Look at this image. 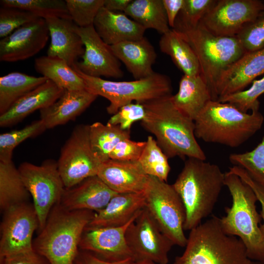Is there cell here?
<instances>
[{
  "mask_svg": "<svg viewBox=\"0 0 264 264\" xmlns=\"http://www.w3.org/2000/svg\"><path fill=\"white\" fill-rule=\"evenodd\" d=\"M46 130L41 120L32 122L20 130H13L0 134V161L12 160L14 149L23 141L36 137Z\"/></svg>",
  "mask_w": 264,
  "mask_h": 264,
  "instance_id": "36",
  "label": "cell"
},
{
  "mask_svg": "<svg viewBox=\"0 0 264 264\" xmlns=\"http://www.w3.org/2000/svg\"><path fill=\"white\" fill-rule=\"evenodd\" d=\"M125 237L133 261L168 264V254L174 244L145 207L129 225Z\"/></svg>",
  "mask_w": 264,
  "mask_h": 264,
  "instance_id": "13",
  "label": "cell"
},
{
  "mask_svg": "<svg viewBox=\"0 0 264 264\" xmlns=\"http://www.w3.org/2000/svg\"><path fill=\"white\" fill-rule=\"evenodd\" d=\"M35 14L15 7L0 8V37L4 38L17 28L38 18Z\"/></svg>",
  "mask_w": 264,
  "mask_h": 264,
  "instance_id": "40",
  "label": "cell"
},
{
  "mask_svg": "<svg viewBox=\"0 0 264 264\" xmlns=\"http://www.w3.org/2000/svg\"><path fill=\"white\" fill-rule=\"evenodd\" d=\"M264 8L260 0H216L199 24L214 35L236 37Z\"/></svg>",
  "mask_w": 264,
  "mask_h": 264,
  "instance_id": "12",
  "label": "cell"
},
{
  "mask_svg": "<svg viewBox=\"0 0 264 264\" xmlns=\"http://www.w3.org/2000/svg\"><path fill=\"white\" fill-rule=\"evenodd\" d=\"M132 0H105L104 7L108 10L116 12H125Z\"/></svg>",
  "mask_w": 264,
  "mask_h": 264,
  "instance_id": "49",
  "label": "cell"
},
{
  "mask_svg": "<svg viewBox=\"0 0 264 264\" xmlns=\"http://www.w3.org/2000/svg\"><path fill=\"white\" fill-rule=\"evenodd\" d=\"M31 196L12 160L0 161V208L3 213L11 207L28 202Z\"/></svg>",
  "mask_w": 264,
  "mask_h": 264,
  "instance_id": "31",
  "label": "cell"
},
{
  "mask_svg": "<svg viewBox=\"0 0 264 264\" xmlns=\"http://www.w3.org/2000/svg\"><path fill=\"white\" fill-rule=\"evenodd\" d=\"M146 141L137 142L126 138L120 141L110 154V159L122 161H138Z\"/></svg>",
  "mask_w": 264,
  "mask_h": 264,
  "instance_id": "44",
  "label": "cell"
},
{
  "mask_svg": "<svg viewBox=\"0 0 264 264\" xmlns=\"http://www.w3.org/2000/svg\"><path fill=\"white\" fill-rule=\"evenodd\" d=\"M229 172L233 173L247 184L255 193L257 199L261 204V216L263 220V223L260 225V228L264 236V185L253 179L242 168L234 165L229 168Z\"/></svg>",
  "mask_w": 264,
  "mask_h": 264,
  "instance_id": "45",
  "label": "cell"
},
{
  "mask_svg": "<svg viewBox=\"0 0 264 264\" xmlns=\"http://www.w3.org/2000/svg\"><path fill=\"white\" fill-rule=\"evenodd\" d=\"M131 264H160L150 261H132Z\"/></svg>",
  "mask_w": 264,
  "mask_h": 264,
  "instance_id": "50",
  "label": "cell"
},
{
  "mask_svg": "<svg viewBox=\"0 0 264 264\" xmlns=\"http://www.w3.org/2000/svg\"><path fill=\"white\" fill-rule=\"evenodd\" d=\"M171 96L142 103L146 115L142 126L155 136L168 158L178 156L205 160V154L196 139L194 121L175 106Z\"/></svg>",
  "mask_w": 264,
  "mask_h": 264,
  "instance_id": "1",
  "label": "cell"
},
{
  "mask_svg": "<svg viewBox=\"0 0 264 264\" xmlns=\"http://www.w3.org/2000/svg\"><path fill=\"white\" fill-rule=\"evenodd\" d=\"M75 30L83 41L85 52L83 60L73 65L84 74L96 77L105 76L122 78L124 75L120 61L113 53L110 45L106 44L98 35L93 25Z\"/></svg>",
  "mask_w": 264,
  "mask_h": 264,
  "instance_id": "15",
  "label": "cell"
},
{
  "mask_svg": "<svg viewBox=\"0 0 264 264\" xmlns=\"http://www.w3.org/2000/svg\"><path fill=\"white\" fill-rule=\"evenodd\" d=\"M18 169L33 199L40 222L39 232L44 228L53 207L60 203L65 189L57 162L47 159L40 165L24 162Z\"/></svg>",
  "mask_w": 264,
  "mask_h": 264,
  "instance_id": "10",
  "label": "cell"
},
{
  "mask_svg": "<svg viewBox=\"0 0 264 264\" xmlns=\"http://www.w3.org/2000/svg\"><path fill=\"white\" fill-rule=\"evenodd\" d=\"M34 67L42 76L67 90L87 89L83 78L63 59L58 57L43 56L36 58Z\"/></svg>",
  "mask_w": 264,
  "mask_h": 264,
  "instance_id": "28",
  "label": "cell"
},
{
  "mask_svg": "<svg viewBox=\"0 0 264 264\" xmlns=\"http://www.w3.org/2000/svg\"><path fill=\"white\" fill-rule=\"evenodd\" d=\"M264 74V48L244 53L221 76L217 85L219 98L244 90Z\"/></svg>",
  "mask_w": 264,
  "mask_h": 264,
  "instance_id": "21",
  "label": "cell"
},
{
  "mask_svg": "<svg viewBox=\"0 0 264 264\" xmlns=\"http://www.w3.org/2000/svg\"><path fill=\"white\" fill-rule=\"evenodd\" d=\"M175 106L183 114L195 120L212 100L209 88L200 74L183 75L177 92L171 96Z\"/></svg>",
  "mask_w": 264,
  "mask_h": 264,
  "instance_id": "27",
  "label": "cell"
},
{
  "mask_svg": "<svg viewBox=\"0 0 264 264\" xmlns=\"http://www.w3.org/2000/svg\"><path fill=\"white\" fill-rule=\"evenodd\" d=\"M117 194L95 176L72 187L65 188L59 204L68 210L97 212L104 208Z\"/></svg>",
  "mask_w": 264,
  "mask_h": 264,
  "instance_id": "18",
  "label": "cell"
},
{
  "mask_svg": "<svg viewBox=\"0 0 264 264\" xmlns=\"http://www.w3.org/2000/svg\"><path fill=\"white\" fill-rule=\"evenodd\" d=\"M124 13L146 29L162 35L171 29L162 0H132Z\"/></svg>",
  "mask_w": 264,
  "mask_h": 264,
  "instance_id": "32",
  "label": "cell"
},
{
  "mask_svg": "<svg viewBox=\"0 0 264 264\" xmlns=\"http://www.w3.org/2000/svg\"><path fill=\"white\" fill-rule=\"evenodd\" d=\"M48 79L19 72H13L0 77V115L6 112L24 95Z\"/></svg>",
  "mask_w": 264,
  "mask_h": 264,
  "instance_id": "30",
  "label": "cell"
},
{
  "mask_svg": "<svg viewBox=\"0 0 264 264\" xmlns=\"http://www.w3.org/2000/svg\"><path fill=\"white\" fill-rule=\"evenodd\" d=\"M184 205V230H191L211 214L224 185V173L217 165L188 158L175 183Z\"/></svg>",
  "mask_w": 264,
  "mask_h": 264,
  "instance_id": "2",
  "label": "cell"
},
{
  "mask_svg": "<svg viewBox=\"0 0 264 264\" xmlns=\"http://www.w3.org/2000/svg\"><path fill=\"white\" fill-rule=\"evenodd\" d=\"M117 59L122 62L135 80L149 77L154 71L153 66L156 59L153 45L144 37L110 45Z\"/></svg>",
  "mask_w": 264,
  "mask_h": 264,
  "instance_id": "26",
  "label": "cell"
},
{
  "mask_svg": "<svg viewBox=\"0 0 264 264\" xmlns=\"http://www.w3.org/2000/svg\"><path fill=\"white\" fill-rule=\"evenodd\" d=\"M67 8L73 22L80 27L93 24L105 0H66Z\"/></svg>",
  "mask_w": 264,
  "mask_h": 264,
  "instance_id": "39",
  "label": "cell"
},
{
  "mask_svg": "<svg viewBox=\"0 0 264 264\" xmlns=\"http://www.w3.org/2000/svg\"><path fill=\"white\" fill-rule=\"evenodd\" d=\"M172 29L194 51L200 75L209 88L212 100H218L217 85L221 76L245 53L241 43L236 37L214 35L199 24L195 27L176 24Z\"/></svg>",
  "mask_w": 264,
  "mask_h": 264,
  "instance_id": "7",
  "label": "cell"
},
{
  "mask_svg": "<svg viewBox=\"0 0 264 264\" xmlns=\"http://www.w3.org/2000/svg\"><path fill=\"white\" fill-rule=\"evenodd\" d=\"M51 38L47 55L58 57L72 66L83 55L84 45L71 19L51 17L45 19Z\"/></svg>",
  "mask_w": 264,
  "mask_h": 264,
  "instance_id": "20",
  "label": "cell"
},
{
  "mask_svg": "<svg viewBox=\"0 0 264 264\" xmlns=\"http://www.w3.org/2000/svg\"><path fill=\"white\" fill-rule=\"evenodd\" d=\"M0 3L1 6L21 9L44 19L51 17L71 19L66 0H1Z\"/></svg>",
  "mask_w": 264,
  "mask_h": 264,
  "instance_id": "35",
  "label": "cell"
},
{
  "mask_svg": "<svg viewBox=\"0 0 264 264\" xmlns=\"http://www.w3.org/2000/svg\"><path fill=\"white\" fill-rule=\"evenodd\" d=\"M229 159L232 164L242 168L253 179L264 185V136L252 151L230 154Z\"/></svg>",
  "mask_w": 264,
  "mask_h": 264,
  "instance_id": "37",
  "label": "cell"
},
{
  "mask_svg": "<svg viewBox=\"0 0 264 264\" xmlns=\"http://www.w3.org/2000/svg\"><path fill=\"white\" fill-rule=\"evenodd\" d=\"M215 1L216 0H184L175 24L197 26Z\"/></svg>",
  "mask_w": 264,
  "mask_h": 264,
  "instance_id": "42",
  "label": "cell"
},
{
  "mask_svg": "<svg viewBox=\"0 0 264 264\" xmlns=\"http://www.w3.org/2000/svg\"><path fill=\"white\" fill-rule=\"evenodd\" d=\"M95 213L68 210L60 204H56L44 228L33 240L34 250L50 264H74L82 236Z\"/></svg>",
  "mask_w": 264,
  "mask_h": 264,
  "instance_id": "3",
  "label": "cell"
},
{
  "mask_svg": "<svg viewBox=\"0 0 264 264\" xmlns=\"http://www.w3.org/2000/svg\"><path fill=\"white\" fill-rule=\"evenodd\" d=\"M131 131L119 126L96 122L89 125V141L92 151L101 163L110 159V154L122 140L130 138Z\"/></svg>",
  "mask_w": 264,
  "mask_h": 264,
  "instance_id": "33",
  "label": "cell"
},
{
  "mask_svg": "<svg viewBox=\"0 0 264 264\" xmlns=\"http://www.w3.org/2000/svg\"><path fill=\"white\" fill-rule=\"evenodd\" d=\"M89 134V125H77L61 149L57 162L66 188L97 175L101 163L92 151Z\"/></svg>",
  "mask_w": 264,
  "mask_h": 264,
  "instance_id": "11",
  "label": "cell"
},
{
  "mask_svg": "<svg viewBox=\"0 0 264 264\" xmlns=\"http://www.w3.org/2000/svg\"><path fill=\"white\" fill-rule=\"evenodd\" d=\"M252 83L248 89L220 97L218 101L230 103L243 112L259 109L258 98L264 93V76Z\"/></svg>",
  "mask_w": 264,
  "mask_h": 264,
  "instance_id": "38",
  "label": "cell"
},
{
  "mask_svg": "<svg viewBox=\"0 0 264 264\" xmlns=\"http://www.w3.org/2000/svg\"><path fill=\"white\" fill-rule=\"evenodd\" d=\"M65 89L50 80L29 92L18 100L6 112L0 115V126H12L36 110L46 108L56 101Z\"/></svg>",
  "mask_w": 264,
  "mask_h": 264,
  "instance_id": "24",
  "label": "cell"
},
{
  "mask_svg": "<svg viewBox=\"0 0 264 264\" xmlns=\"http://www.w3.org/2000/svg\"><path fill=\"white\" fill-rule=\"evenodd\" d=\"M159 47L162 52L170 56L184 75L200 74V66L194 51L176 30L171 29L162 35Z\"/></svg>",
  "mask_w": 264,
  "mask_h": 264,
  "instance_id": "29",
  "label": "cell"
},
{
  "mask_svg": "<svg viewBox=\"0 0 264 264\" xmlns=\"http://www.w3.org/2000/svg\"><path fill=\"white\" fill-rule=\"evenodd\" d=\"M224 185L232 203L225 207L226 215L220 218L223 231L242 241L251 259L264 264V236L259 225L262 217L256 209L255 193L239 176L229 171L224 173Z\"/></svg>",
  "mask_w": 264,
  "mask_h": 264,
  "instance_id": "6",
  "label": "cell"
},
{
  "mask_svg": "<svg viewBox=\"0 0 264 264\" xmlns=\"http://www.w3.org/2000/svg\"><path fill=\"white\" fill-rule=\"evenodd\" d=\"M133 260L128 259L118 262H109L98 258L89 252L79 249L74 264H131Z\"/></svg>",
  "mask_w": 264,
  "mask_h": 264,
  "instance_id": "47",
  "label": "cell"
},
{
  "mask_svg": "<svg viewBox=\"0 0 264 264\" xmlns=\"http://www.w3.org/2000/svg\"><path fill=\"white\" fill-rule=\"evenodd\" d=\"M98 96L87 89L65 90L62 96L48 107L40 110V119L46 129L75 120L96 100Z\"/></svg>",
  "mask_w": 264,
  "mask_h": 264,
  "instance_id": "25",
  "label": "cell"
},
{
  "mask_svg": "<svg viewBox=\"0 0 264 264\" xmlns=\"http://www.w3.org/2000/svg\"><path fill=\"white\" fill-rule=\"evenodd\" d=\"M264 121L259 109L248 113L230 103L211 100L194 120L195 134L206 142L237 148L260 130Z\"/></svg>",
  "mask_w": 264,
  "mask_h": 264,
  "instance_id": "4",
  "label": "cell"
},
{
  "mask_svg": "<svg viewBox=\"0 0 264 264\" xmlns=\"http://www.w3.org/2000/svg\"><path fill=\"white\" fill-rule=\"evenodd\" d=\"M146 145L138 160L144 172L167 182L171 167L168 158L152 136H148Z\"/></svg>",
  "mask_w": 264,
  "mask_h": 264,
  "instance_id": "34",
  "label": "cell"
},
{
  "mask_svg": "<svg viewBox=\"0 0 264 264\" xmlns=\"http://www.w3.org/2000/svg\"><path fill=\"white\" fill-rule=\"evenodd\" d=\"M236 37L245 53L264 48V8L257 19L245 26Z\"/></svg>",
  "mask_w": 264,
  "mask_h": 264,
  "instance_id": "41",
  "label": "cell"
},
{
  "mask_svg": "<svg viewBox=\"0 0 264 264\" xmlns=\"http://www.w3.org/2000/svg\"><path fill=\"white\" fill-rule=\"evenodd\" d=\"M146 115V110L142 103H131L121 107L112 115L107 123L119 126L125 131H131L132 125L138 121H142Z\"/></svg>",
  "mask_w": 264,
  "mask_h": 264,
  "instance_id": "43",
  "label": "cell"
},
{
  "mask_svg": "<svg viewBox=\"0 0 264 264\" xmlns=\"http://www.w3.org/2000/svg\"><path fill=\"white\" fill-rule=\"evenodd\" d=\"M72 67L83 78L88 90L109 101L106 109L110 114L113 115L133 101L143 103L172 95L171 80L161 73L154 72L149 77L134 81H112L86 75L74 65Z\"/></svg>",
  "mask_w": 264,
  "mask_h": 264,
  "instance_id": "8",
  "label": "cell"
},
{
  "mask_svg": "<svg viewBox=\"0 0 264 264\" xmlns=\"http://www.w3.org/2000/svg\"><path fill=\"white\" fill-rule=\"evenodd\" d=\"M93 26L98 35L109 45L143 38L146 29L124 13L110 11L102 7L96 15Z\"/></svg>",
  "mask_w": 264,
  "mask_h": 264,
  "instance_id": "23",
  "label": "cell"
},
{
  "mask_svg": "<svg viewBox=\"0 0 264 264\" xmlns=\"http://www.w3.org/2000/svg\"><path fill=\"white\" fill-rule=\"evenodd\" d=\"M0 264H50L48 260L34 250L0 258Z\"/></svg>",
  "mask_w": 264,
  "mask_h": 264,
  "instance_id": "46",
  "label": "cell"
},
{
  "mask_svg": "<svg viewBox=\"0 0 264 264\" xmlns=\"http://www.w3.org/2000/svg\"><path fill=\"white\" fill-rule=\"evenodd\" d=\"M173 264H264L251 259L242 241L222 230L213 216L190 230L185 249Z\"/></svg>",
  "mask_w": 264,
  "mask_h": 264,
  "instance_id": "5",
  "label": "cell"
},
{
  "mask_svg": "<svg viewBox=\"0 0 264 264\" xmlns=\"http://www.w3.org/2000/svg\"><path fill=\"white\" fill-rule=\"evenodd\" d=\"M144 192L145 208L162 232L174 245L185 247L187 242L183 227L185 209L173 184L149 176Z\"/></svg>",
  "mask_w": 264,
  "mask_h": 264,
  "instance_id": "9",
  "label": "cell"
},
{
  "mask_svg": "<svg viewBox=\"0 0 264 264\" xmlns=\"http://www.w3.org/2000/svg\"><path fill=\"white\" fill-rule=\"evenodd\" d=\"M39 228L33 203L23 202L5 211L0 224V258L33 250V235Z\"/></svg>",
  "mask_w": 264,
  "mask_h": 264,
  "instance_id": "14",
  "label": "cell"
},
{
  "mask_svg": "<svg viewBox=\"0 0 264 264\" xmlns=\"http://www.w3.org/2000/svg\"><path fill=\"white\" fill-rule=\"evenodd\" d=\"M49 36L44 19L25 24L0 41V60L15 62L31 58L45 46Z\"/></svg>",
  "mask_w": 264,
  "mask_h": 264,
  "instance_id": "17",
  "label": "cell"
},
{
  "mask_svg": "<svg viewBox=\"0 0 264 264\" xmlns=\"http://www.w3.org/2000/svg\"><path fill=\"white\" fill-rule=\"evenodd\" d=\"M144 192L116 194L106 206L95 212L86 228L118 227L128 223L145 207Z\"/></svg>",
  "mask_w": 264,
  "mask_h": 264,
  "instance_id": "22",
  "label": "cell"
},
{
  "mask_svg": "<svg viewBox=\"0 0 264 264\" xmlns=\"http://www.w3.org/2000/svg\"><path fill=\"white\" fill-rule=\"evenodd\" d=\"M169 25L175 27L176 18L184 3V0H162Z\"/></svg>",
  "mask_w": 264,
  "mask_h": 264,
  "instance_id": "48",
  "label": "cell"
},
{
  "mask_svg": "<svg viewBox=\"0 0 264 264\" xmlns=\"http://www.w3.org/2000/svg\"><path fill=\"white\" fill-rule=\"evenodd\" d=\"M138 215L121 226L86 228L79 243V249L109 262H118L128 259L133 260L125 233L129 225Z\"/></svg>",
  "mask_w": 264,
  "mask_h": 264,
  "instance_id": "16",
  "label": "cell"
},
{
  "mask_svg": "<svg viewBox=\"0 0 264 264\" xmlns=\"http://www.w3.org/2000/svg\"><path fill=\"white\" fill-rule=\"evenodd\" d=\"M97 176L117 194L143 192L149 177L138 161L111 159L100 164Z\"/></svg>",
  "mask_w": 264,
  "mask_h": 264,
  "instance_id": "19",
  "label": "cell"
}]
</instances>
